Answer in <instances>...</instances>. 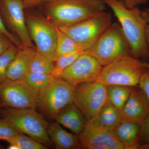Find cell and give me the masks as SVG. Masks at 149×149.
<instances>
[{"label":"cell","instance_id":"1","mask_svg":"<svg viewBox=\"0 0 149 149\" xmlns=\"http://www.w3.org/2000/svg\"><path fill=\"white\" fill-rule=\"evenodd\" d=\"M117 17L130 45L131 55L143 61H149L146 40V27L149 24V8L141 10L138 6L128 8L122 0H103Z\"/></svg>","mask_w":149,"mask_h":149},{"label":"cell","instance_id":"2","mask_svg":"<svg viewBox=\"0 0 149 149\" xmlns=\"http://www.w3.org/2000/svg\"><path fill=\"white\" fill-rule=\"evenodd\" d=\"M56 27H68L104 12L103 0H52L40 7Z\"/></svg>","mask_w":149,"mask_h":149},{"label":"cell","instance_id":"3","mask_svg":"<svg viewBox=\"0 0 149 149\" xmlns=\"http://www.w3.org/2000/svg\"><path fill=\"white\" fill-rule=\"evenodd\" d=\"M83 53L95 58L103 66L131 55L130 45L118 23H112L95 44Z\"/></svg>","mask_w":149,"mask_h":149},{"label":"cell","instance_id":"4","mask_svg":"<svg viewBox=\"0 0 149 149\" xmlns=\"http://www.w3.org/2000/svg\"><path fill=\"white\" fill-rule=\"evenodd\" d=\"M4 107L0 111L1 117L19 133L28 135L47 147L53 144L47 132L49 123L36 109Z\"/></svg>","mask_w":149,"mask_h":149},{"label":"cell","instance_id":"5","mask_svg":"<svg viewBox=\"0 0 149 149\" xmlns=\"http://www.w3.org/2000/svg\"><path fill=\"white\" fill-rule=\"evenodd\" d=\"M146 69L143 61L131 55L126 56L103 66L97 81L107 86L134 87L139 85L141 75Z\"/></svg>","mask_w":149,"mask_h":149},{"label":"cell","instance_id":"6","mask_svg":"<svg viewBox=\"0 0 149 149\" xmlns=\"http://www.w3.org/2000/svg\"><path fill=\"white\" fill-rule=\"evenodd\" d=\"M25 18L36 52L55 63L57 42V27L44 15L25 13Z\"/></svg>","mask_w":149,"mask_h":149},{"label":"cell","instance_id":"7","mask_svg":"<svg viewBox=\"0 0 149 149\" xmlns=\"http://www.w3.org/2000/svg\"><path fill=\"white\" fill-rule=\"evenodd\" d=\"M74 88L61 77L55 78L39 91L37 108L47 117L55 119L64 107L73 102Z\"/></svg>","mask_w":149,"mask_h":149},{"label":"cell","instance_id":"8","mask_svg":"<svg viewBox=\"0 0 149 149\" xmlns=\"http://www.w3.org/2000/svg\"><path fill=\"white\" fill-rule=\"evenodd\" d=\"M112 20L111 14L104 12L72 26L58 28L75 41L83 52L95 44L111 25Z\"/></svg>","mask_w":149,"mask_h":149},{"label":"cell","instance_id":"9","mask_svg":"<svg viewBox=\"0 0 149 149\" xmlns=\"http://www.w3.org/2000/svg\"><path fill=\"white\" fill-rule=\"evenodd\" d=\"M107 86L98 81L80 83L74 88L73 102L88 120L107 101Z\"/></svg>","mask_w":149,"mask_h":149},{"label":"cell","instance_id":"10","mask_svg":"<svg viewBox=\"0 0 149 149\" xmlns=\"http://www.w3.org/2000/svg\"><path fill=\"white\" fill-rule=\"evenodd\" d=\"M38 92L24 79H7L0 84V98L5 107L36 109Z\"/></svg>","mask_w":149,"mask_h":149},{"label":"cell","instance_id":"11","mask_svg":"<svg viewBox=\"0 0 149 149\" xmlns=\"http://www.w3.org/2000/svg\"><path fill=\"white\" fill-rule=\"evenodd\" d=\"M0 8L8 26L23 46L35 48L27 29L22 0H0Z\"/></svg>","mask_w":149,"mask_h":149},{"label":"cell","instance_id":"12","mask_svg":"<svg viewBox=\"0 0 149 149\" xmlns=\"http://www.w3.org/2000/svg\"><path fill=\"white\" fill-rule=\"evenodd\" d=\"M102 68L95 58L83 52L65 70L61 77L75 87L80 83L97 81Z\"/></svg>","mask_w":149,"mask_h":149},{"label":"cell","instance_id":"13","mask_svg":"<svg viewBox=\"0 0 149 149\" xmlns=\"http://www.w3.org/2000/svg\"><path fill=\"white\" fill-rule=\"evenodd\" d=\"M78 138L81 148L95 149L98 146H104L109 149H127L117 141L112 130L94 128L86 124Z\"/></svg>","mask_w":149,"mask_h":149},{"label":"cell","instance_id":"14","mask_svg":"<svg viewBox=\"0 0 149 149\" xmlns=\"http://www.w3.org/2000/svg\"><path fill=\"white\" fill-rule=\"evenodd\" d=\"M121 120L141 123L149 115V102L139 85L132 87L130 96L120 110Z\"/></svg>","mask_w":149,"mask_h":149},{"label":"cell","instance_id":"15","mask_svg":"<svg viewBox=\"0 0 149 149\" xmlns=\"http://www.w3.org/2000/svg\"><path fill=\"white\" fill-rule=\"evenodd\" d=\"M36 53L35 48L23 46L19 49L9 66L7 79L14 80L24 79L29 72Z\"/></svg>","mask_w":149,"mask_h":149},{"label":"cell","instance_id":"16","mask_svg":"<svg viewBox=\"0 0 149 149\" xmlns=\"http://www.w3.org/2000/svg\"><path fill=\"white\" fill-rule=\"evenodd\" d=\"M55 119L77 136L83 131L87 121L73 102L64 107L57 114Z\"/></svg>","mask_w":149,"mask_h":149},{"label":"cell","instance_id":"17","mask_svg":"<svg viewBox=\"0 0 149 149\" xmlns=\"http://www.w3.org/2000/svg\"><path fill=\"white\" fill-rule=\"evenodd\" d=\"M121 120L120 111L108 101L86 125L94 128L112 130Z\"/></svg>","mask_w":149,"mask_h":149},{"label":"cell","instance_id":"18","mask_svg":"<svg viewBox=\"0 0 149 149\" xmlns=\"http://www.w3.org/2000/svg\"><path fill=\"white\" fill-rule=\"evenodd\" d=\"M141 123L122 120L112 130L118 142L127 149H139Z\"/></svg>","mask_w":149,"mask_h":149},{"label":"cell","instance_id":"19","mask_svg":"<svg viewBox=\"0 0 149 149\" xmlns=\"http://www.w3.org/2000/svg\"><path fill=\"white\" fill-rule=\"evenodd\" d=\"M47 132L56 149L81 148L78 136L68 133L56 121L49 123Z\"/></svg>","mask_w":149,"mask_h":149},{"label":"cell","instance_id":"20","mask_svg":"<svg viewBox=\"0 0 149 149\" xmlns=\"http://www.w3.org/2000/svg\"><path fill=\"white\" fill-rule=\"evenodd\" d=\"M132 88L121 85L107 86L108 101L120 111L130 96Z\"/></svg>","mask_w":149,"mask_h":149},{"label":"cell","instance_id":"21","mask_svg":"<svg viewBox=\"0 0 149 149\" xmlns=\"http://www.w3.org/2000/svg\"><path fill=\"white\" fill-rule=\"evenodd\" d=\"M57 42L56 60L62 56L79 51L83 52L75 41L63 33L58 27H57Z\"/></svg>","mask_w":149,"mask_h":149},{"label":"cell","instance_id":"22","mask_svg":"<svg viewBox=\"0 0 149 149\" xmlns=\"http://www.w3.org/2000/svg\"><path fill=\"white\" fill-rule=\"evenodd\" d=\"M10 144L16 145L19 149H47L48 147L26 134L19 133L7 140Z\"/></svg>","mask_w":149,"mask_h":149},{"label":"cell","instance_id":"23","mask_svg":"<svg viewBox=\"0 0 149 149\" xmlns=\"http://www.w3.org/2000/svg\"><path fill=\"white\" fill-rule=\"evenodd\" d=\"M54 63L36 52L32 60L29 72L52 74L55 68Z\"/></svg>","mask_w":149,"mask_h":149},{"label":"cell","instance_id":"24","mask_svg":"<svg viewBox=\"0 0 149 149\" xmlns=\"http://www.w3.org/2000/svg\"><path fill=\"white\" fill-rule=\"evenodd\" d=\"M55 79L52 74L29 72L24 80L31 87L39 91L47 86Z\"/></svg>","mask_w":149,"mask_h":149},{"label":"cell","instance_id":"25","mask_svg":"<svg viewBox=\"0 0 149 149\" xmlns=\"http://www.w3.org/2000/svg\"><path fill=\"white\" fill-rule=\"evenodd\" d=\"M83 52L82 51H79L58 58L55 62L56 64L52 75L55 78L61 77V74L65 70L72 64Z\"/></svg>","mask_w":149,"mask_h":149},{"label":"cell","instance_id":"26","mask_svg":"<svg viewBox=\"0 0 149 149\" xmlns=\"http://www.w3.org/2000/svg\"><path fill=\"white\" fill-rule=\"evenodd\" d=\"M18 49L12 45L0 56V84L6 80L8 70L11 62L17 52Z\"/></svg>","mask_w":149,"mask_h":149},{"label":"cell","instance_id":"27","mask_svg":"<svg viewBox=\"0 0 149 149\" xmlns=\"http://www.w3.org/2000/svg\"><path fill=\"white\" fill-rule=\"evenodd\" d=\"M19 133L3 118H0V140L6 141Z\"/></svg>","mask_w":149,"mask_h":149},{"label":"cell","instance_id":"28","mask_svg":"<svg viewBox=\"0 0 149 149\" xmlns=\"http://www.w3.org/2000/svg\"><path fill=\"white\" fill-rule=\"evenodd\" d=\"M0 34L6 37L13 45L18 49H20L23 46L21 42L15 35L12 33L7 29L1 17L0 16Z\"/></svg>","mask_w":149,"mask_h":149},{"label":"cell","instance_id":"29","mask_svg":"<svg viewBox=\"0 0 149 149\" xmlns=\"http://www.w3.org/2000/svg\"><path fill=\"white\" fill-rule=\"evenodd\" d=\"M139 144H149V115L141 123Z\"/></svg>","mask_w":149,"mask_h":149},{"label":"cell","instance_id":"30","mask_svg":"<svg viewBox=\"0 0 149 149\" xmlns=\"http://www.w3.org/2000/svg\"><path fill=\"white\" fill-rule=\"evenodd\" d=\"M139 86L144 91L149 102V69L146 68L141 75Z\"/></svg>","mask_w":149,"mask_h":149},{"label":"cell","instance_id":"31","mask_svg":"<svg viewBox=\"0 0 149 149\" xmlns=\"http://www.w3.org/2000/svg\"><path fill=\"white\" fill-rule=\"evenodd\" d=\"M52 1V0H22L25 10L29 9L36 7H40Z\"/></svg>","mask_w":149,"mask_h":149},{"label":"cell","instance_id":"32","mask_svg":"<svg viewBox=\"0 0 149 149\" xmlns=\"http://www.w3.org/2000/svg\"><path fill=\"white\" fill-rule=\"evenodd\" d=\"M13 44L8 38L0 34V56L8 49Z\"/></svg>","mask_w":149,"mask_h":149},{"label":"cell","instance_id":"33","mask_svg":"<svg viewBox=\"0 0 149 149\" xmlns=\"http://www.w3.org/2000/svg\"><path fill=\"white\" fill-rule=\"evenodd\" d=\"M124 4L128 8H132L141 5H145L148 0H122Z\"/></svg>","mask_w":149,"mask_h":149},{"label":"cell","instance_id":"34","mask_svg":"<svg viewBox=\"0 0 149 149\" xmlns=\"http://www.w3.org/2000/svg\"><path fill=\"white\" fill-rule=\"evenodd\" d=\"M145 34H146V40L147 45H148L149 49V24H147L146 27Z\"/></svg>","mask_w":149,"mask_h":149},{"label":"cell","instance_id":"35","mask_svg":"<svg viewBox=\"0 0 149 149\" xmlns=\"http://www.w3.org/2000/svg\"><path fill=\"white\" fill-rule=\"evenodd\" d=\"M10 146L8 147V149H19L18 147L16 145L13 144H10Z\"/></svg>","mask_w":149,"mask_h":149},{"label":"cell","instance_id":"36","mask_svg":"<svg viewBox=\"0 0 149 149\" xmlns=\"http://www.w3.org/2000/svg\"><path fill=\"white\" fill-rule=\"evenodd\" d=\"M143 63L144 65L145 66V67L149 69V62L143 61Z\"/></svg>","mask_w":149,"mask_h":149},{"label":"cell","instance_id":"37","mask_svg":"<svg viewBox=\"0 0 149 149\" xmlns=\"http://www.w3.org/2000/svg\"><path fill=\"white\" fill-rule=\"evenodd\" d=\"M3 107H4L2 101L1 100V98H0V108Z\"/></svg>","mask_w":149,"mask_h":149},{"label":"cell","instance_id":"38","mask_svg":"<svg viewBox=\"0 0 149 149\" xmlns=\"http://www.w3.org/2000/svg\"><path fill=\"white\" fill-rule=\"evenodd\" d=\"M4 147L3 146H2L1 145V144H0V149H3Z\"/></svg>","mask_w":149,"mask_h":149}]
</instances>
